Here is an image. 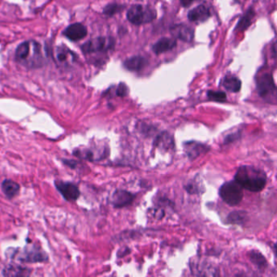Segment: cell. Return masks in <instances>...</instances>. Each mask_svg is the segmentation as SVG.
Listing matches in <instances>:
<instances>
[{
	"instance_id": "1",
	"label": "cell",
	"mask_w": 277,
	"mask_h": 277,
	"mask_svg": "<svg viewBox=\"0 0 277 277\" xmlns=\"http://www.w3.org/2000/svg\"><path fill=\"white\" fill-rule=\"evenodd\" d=\"M15 59L28 68H39L46 63V57L40 43L36 41L22 42L15 50Z\"/></svg>"
},
{
	"instance_id": "2",
	"label": "cell",
	"mask_w": 277,
	"mask_h": 277,
	"mask_svg": "<svg viewBox=\"0 0 277 277\" xmlns=\"http://www.w3.org/2000/svg\"><path fill=\"white\" fill-rule=\"evenodd\" d=\"M234 181L243 189L258 193L264 190L267 184V175L264 171L252 166L240 167L236 173Z\"/></svg>"
},
{
	"instance_id": "3",
	"label": "cell",
	"mask_w": 277,
	"mask_h": 277,
	"mask_svg": "<svg viewBox=\"0 0 277 277\" xmlns=\"http://www.w3.org/2000/svg\"><path fill=\"white\" fill-rule=\"evenodd\" d=\"M156 16L157 13L155 10L141 4L133 5L127 13V19L135 25L150 23L155 20Z\"/></svg>"
},
{
	"instance_id": "4",
	"label": "cell",
	"mask_w": 277,
	"mask_h": 277,
	"mask_svg": "<svg viewBox=\"0 0 277 277\" xmlns=\"http://www.w3.org/2000/svg\"><path fill=\"white\" fill-rule=\"evenodd\" d=\"M219 194L221 199L231 207L238 205L244 196L243 187L235 181L225 182L220 189Z\"/></svg>"
},
{
	"instance_id": "5",
	"label": "cell",
	"mask_w": 277,
	"mask_h": 277,
	"mask_svg": "<svg viewBox=\"0 0 277 277\" xmlns=\"http://www.w3.org/2000/svg\"><path fill=\"white\" fill-rule=\"evenodd\" d=\"M257 90L260 96L264 99L269 101V103L276 102L277 97V86L273 80L272 74L263 75L258 79Z\"/></svg>"
},
{
	"instance_id": "6",
	"label": "cell",
	"mask_w": 277,
	"mask_h": 277,
	"mask_svg": "<svg viewBox=\"0 0 277 277\" xmlns=\"http://www.w3.org/2000/svg\"><path fill=\"white\" fill-rule=\"evenodd\" d=\"M115 40L112 37H98L90 40L81 46V50L85 54L102 52L113 48Z\"/></svg>"
},
{
	"instance_id": "7",
	"label": "cell",
	"mask_w": 277,
	"mask_h": 277,
	"mask_svg": "<svg viewBox=\"0 0 277 277\" xmlns=\"http://www.w3.org/2000/svg\"><path fill=\"white\" fill-rule=\"evenodd\" d=\"M17 260L28 264L42 263L47 260V255L41 249V247L33 245L32 247H25L20 251L18 253Z\"/></svg>"
},
{
	"instance_id": "8",
	"label": "cell",
	"mask_w": 277,
	"mask_h": 277,
	"mask_svg": "<svg viewBox=\"0 0 277 277\" xmlns=\"http://www.w3.org/2000/svg\"><path fill=\"white\" fill-rule=\"evenodd\" d=\"M55 186L63 199L68 202L76 201L81 194L79 188L72 182L56 181H55Z\"/></svg>"
},
{
	"instance_id": "9",
	"label": "cell",
	"mask_w": 277,
	"mask_h": 277,
	"mask_svg": "<svg viewBox=\"0 0 277 277\" xmlns=\"http://www.w3.org/2000/svg\"><path fill=\"white\" fill-rule=\"evenodd\" d=\"M53 57L59 65L63 67L72 65L76 59L74 53L65 46H57L54 50Z\"/></svg>"
},
{
	"instance_id": "10",
	"label": "cell",
	"mask_w": 277,
	"mask_h": 277,
	"mask_svg": "<svg viewBox=\"0 0 277 277\" xmlns=\"http://www.w3.org/2000/svg\"><path fill=\"white\" fill-rule=\"evenodd\" d=\"M170 32L177 39L183 42H192L194 37V30L191 27L185 24H175L171 27Z\"/></svg>"
},
{
	"instance_id": "11",
	"label": "cell",
	"mask_w": 277,
	"mask_h": 277,
	"mask_svg": "<svg viewBox=\"0 0 277 277\" xmlns=\"http://www.w3.org/2000/svg\"><path fill=\"white\" fill-rule=\"evenodd\" d=\"M63 33L66 37H68V39L73 41V42H76V41L82 39L86 36L87 28L82 24L76 23V24L69 25L68 28H66Z\"/></svg>"
},
{
	"instance_id": "12",
	"label": "cell",
	"mask_w": 277,
	"mask_h": 277,
	"mask_svg": "<svg viewBox=\"0 0 277 277\" xmlns=\"http://www.w3.org/2000/svg\"><path fill=\"white\" fill-rule=\"evenodd\" d=\"M134 199V195L125 190H116L112 195V204L115 208H124L125 206L131 204Z\"/></svg>"
},
{
	"instance_id": "13",
	"label": "cell",
	"mask_w": 277,
	"mask_h": 277,
	"mask_svg": "<svg viewBox=\"0 0 277 277\" xmlns=\"http://www.w3.org/2000/svg\"><path fill=\"white\" fill-rule=\"evenodd\" d=\"M211 17V11L206 5H199L188 13V19L192 22H204Z\"/></svg>"
},
{
	"instance_id": "14",
	"label": "cell",
	"mask_w": 277,
	"mask_h": 277,
	"mask_svg": "<svg viewBox=\"0 0 277 277\" xmlns=\"http://www.w3.org/2000/svg\"><path fill=\"white\" fill-rule=\"evenodd\" d=\"M177 46V40L170 37H162L152 46V50L156 55H160L173 50Z\"/></svg>"
},
{
	"instance_id": "15",
	"label": "cell",
	"mask_w": 277,
	"mask_h": 277,
	"mask_svg": "<svg viewBox=\"0 0 277 277\" xmlns=\"http://www.w3.org/2000/svg\"><path fill=\"white\" fill-rule=\"evenodd\" d=\"M148 60L145 57L136 55L127 59L124 62V67L131 72H138L147 65Z\"/></svg>"
},
{
	"instance_id": "16",
	"label": "cell",
	"mask_w": 277,
	"mask_h": 277,
	"mask_svg": "<svg viewBox=\"0 0 277 277\" xmlns=\"http://www.w3.org/2000/svg\"><path fill=\"white\" fill-rule=\"evenodd\" d=\"M30 273L29 269L15 264H10L2 271V275L5 277H28Z\"/></svg>"
},
{
	"instance_id": "17",
	"label": "cell",
	"mask_w": 277,
	"mask_h": 277,
	"mask_svg": "<svg viewBox=\"0 0 277 277\" xmlns=\"http://www.w3.org/2000/svg\"><path fill=\"white\" fill-rule=\"evenodd\" d=\"M2 190L5 196L9 199H13L15 196H17L20 193V187L19 184L12 180L7 179L2 181Z\"/></svg>"
},
{
	"instance_id": "18",
	"label": "cell",
	"mask_w": 277,
	"mask_h": 277,
	"mask_svg": "<svg viewBox=\"0 0 277 277\" xmlns=\"http://www.w3.org/2000/svg\"><path fill=\"white\" fill-rule=\"evenodd\" d=\"M223 85L229 91L237 93V92L240 91L241 88H242V81L237 76L229 75V76H225L224 79Z\"/></svg>"
},
{
	"instance_id": "19",
	"label": "cell",
	"mask_w": 277,
	"mask_h": 277,
	"mask_svg": "<svg viewBox=\"0 0 277 277\" xmlns=\"http://www.w3.org/2000/svg\"><path fill=\"white\" fill-rule=\"evenodd\" d=\"M256 16V11L253 8H250L247 10V12L244 14L243 17L241 18L240 21L238 22L236 30L244 31L249 28L252 20Z\"/></svg>"
},
{
	"instance_id": "20",
	"label": "cell",
	"mask_w": 277,
	"mask_h": 277,
	"mask_svg": "<svg viewBox=\"0 0 277 277\" xmlns=\"http://www.w3.org/2000/svg\"><path fill=\"white\" fill-rule=\"evenodd\" d=\"M207 146L200 144L198 142H188L186 143V152L190 159H195L198 157L201 153L207 152L206 150Z\"/></svg>"
},
{
	"instance_id": "21",
	"label": "cell",
	"mask_w": 277,
	"mask_h": 277,
	"mask_svg": "<svg viewBox=\"0 0 277 277\" xmlns=\"http://www.w3.org/2000/svg\"><path fill=\"white\" fill-rule=\"evenodd\" d=\"M228 222L232 225H241L247 219V213L245 212H233L228 216Z\"/></svg>"
},
{
	"instance_id": "22",
	"label": "cell",
	"mask_w": 277,
	"mask_h": 277,
	"mask_svg": "<svg viewBox=\"0 0 277 277\" xmlns=\"http://www.w3.org/2000/svg\"><path fill=\"white\" fill-rule=\"evenodd\" d=\"M251 260L252 261L255 265L259 268L260 269H265L268 266V263H267L266 259L265 257L261 255L260 252H256L253 251L251 253Z\"/></svg>"
},
{
	"instance_id": "23",
	"label": "cell",
	"mask_w": 277,
	"mask_h": 277,
	"mask_svg": "<svg viewBox=\"0 0 277 277\" xmlns=\"http://www.w3.org/2000/svg\"><path fill=\"white\" fill-rule=\"evenodd\" d=\"M125 8L123 5L117 4V3H111L108 4L103 9V14L108 16H112L119 13L120 11H123V9Z\"/></svg>"
},
{
	"instance_id": "24",
	"label": "cell",
	"mask_w": 277,
	"mask_h": 277,
	"mask_svg": "<svg viewBox=\"0 0 277 277\" xmlns=\"http://www.w3.org/2000/svg\"><path fill=\"white\" fill-rule=\"evenodd\" d=\"M208 98H209V100L219 102V103H224L227 99V94L223 91L209 90L208 92Z\"/></svg>"
},
{
	"instance_id": "25",
	"label": "cell",
	"mask_w": 277,
	"mask_h": 277,
	"mask_svg": "<svg viewBox=\"0 0 277 277\" xmlns=\"http://www.w3.org/2000/svg\"><path fill=\"white\" fill-rule=\"evenodd\" d=\"M116 95L119 97H125L128 94V87L125 83H120L116 89Z\"/></svg>"
},
{
	"instance_id": "26",
	"label": "cell",
	"mask_w": 277,
	"mask_h": 277,
	"mask_svg": "<svg viewBox=\"0 0 277 277\" xmlns=\"http://www.w3.org/2000/svg\"><path fill=\"white\" fill-rule=\"evenodd\" d=\"M194 1H196V0H180L181 4L185 7H190Z\"/></svg>"
}]
</instances>
